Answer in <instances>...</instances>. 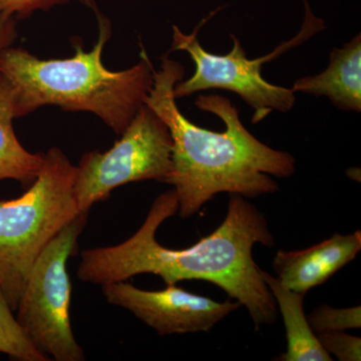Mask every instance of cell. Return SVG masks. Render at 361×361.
<instances>
[{
	"label": "cell",
	"mask_w": 361,
	"mask_h": 361,
	"mask_svg": "<svg viewBox=\"0 0 361 361\" xmlns=\"http://www.w3.org/2000/svg\"><path fill=\"white\" fill-rule=\"evenodd\" d=\"M178 208L174 190L157 197L146 220L129 239L82 252L78 279L102 286L145 273L160 276L167 285L202 280L245 306L256 331L276 322L277 304L252 256L255 244L275 245L263 214L245 197L230 194L222 224L193 246L175 250L161 246L156 233Z\"/></svg>",
	"instance_id": "1"
},
{
	"label": "cell",
	"mask_w": 361,
	"mask_h": 361,
	"mask_svg": "<svg viewBox=\"0 0 361 361\" xmlns=\"http://www.w3.org/2000/svg\"><path fill=\"white\" fill-rule=\"evenodd\" d=\"M184 75L180 63L161 59L144 102L167 125L172 137L173 172L166 184L174 187L180 217H192L219 193L257 198L277 192L279 185L271 176L291 177L294 157L259 141L244 127L231 101L220 94L200 96L195 104L217 116L225 123L224 132L204 129L188 120L174 94Z\"/></svg>",
	"instance_id": "2"
},
{
	"label": "cell",
	"mask_w": 361,
	"mask_h": 361,
	"mask_svg": "<svg viewBox=\"0 0 361 361\" xmlns=\"http://www.w3.org/2000/svg\"><path fill=\"white\" fill-rule=\"evenodd\" d=\"M80 1L94 11L99 23V37L92 51H85L82 42H75L71 58L40 59L11 47L0 56V75L13 87L16 118L49 104L68 111H90L121 135L153 85V65L142 49L137 65L122 71L108 70L102 54L111 37V21L94 0Z\"/></svg>",
	"instance_id": "3"
},
{
	"label": "cell",
	"mask_w": 361,
	"mask_h": 361,
	"mask_svg": "<svg viewBox=\"0 0 361 361\" xmlns=\"http://www.w3.org/2000/svg\"><path fill=\"white\" fill-rule=\"evenodd\" d=\"M75 178V166L61 149L51 148L30 189L0 201V288L13 311L39 254L82 214Z\"/></svg>",
	"instance_id": "4"
},
{
	"label": "cell",
	"mask_w": 361,
	"mask_h": 361,
	"mask_svg": "<svg viewBox=\"0 0 361 361\" xmlns=\"http://www.w3.org/2000/svg\"><path fill=\"white\" fill-rule=\"evenodd\" d=\"M305 18L300 32L293 39L284 42L271 54L258 59H248L241 42L234 35L233 49L225 56L211 54L204 49L198 39L201 26L218 11L201 21L191 35H185L178 26H173L172 51H186L195 63V73L189 80L176 84V99L191 96L197 92L211 89L227 90L238 94L254 110L252 122L257 123L264 120L273 111L282 113L290 111L295 104V92L286 87L270 84L262 77L261 68L266 63L277 59L284 52L303 44L313 35L325 28L324 21L316 18L311 11L307 0Z\"/></svg>",
	"instance_id": "5"
},
{
	"label": "cell",
	"mask_w": 361,
	"mask_h": 361,
	"mask_svg": "<svg viewBox=\"0 0 361 361\" xmlns=\"http://www.w3.org/2000/svg\"><path fill=\"white\" fill-rule=\"evenodd\" d=\"M87 216L80 214L39 254L16 310V319L33 346L56 361L85 360L71 326L68 260L77 248Z\"/></svg>",
	"instance_id": "6"
},
{
	"label": "cell",
	"mask_w": 361,
	"mask_h": 361,
	"mask_svg": "<svg viewBox=\"0 0 361 361\" xmlns=\"http://www.w3.org/2000/svg\"><path fill=\"white\" fill-rule=\"evenodd\" d=\"M122 137L104 153L90 152L75 166V200L82 213L106 200L123 185L140 180L167 183L173 172V141L167 125L142 104Z\"/></svg>",
	"instance_id": "7"
},
{
	"label": "cell",
	"mask_w": 361,
	"mask_h": 361,
	"mask_svg": "<svg viewBox=\"0 0 361 361\" xmlns=\"http://www.w3.org/2000/svg\"><path fill=\"white\" fill-rule=\"evenodd\" d=\"M106 301L130 311L160 336L210 331L230 313L238 310L239 301L218 302L176 284L160 291L137 288L125 281L103 285Z\"/></svg>",
	"instance_id": "8"
},
{
	"label": "cell",
	"mask_w": 361,
	"mask_h": 361,
	"mask_svg": "<svg viewBox=\"0 0 361 361\" xmlns=\"http://www.w3.org/2000/svg\"><path fill=\"white\" fill-rule=\"evenodd\" d=\"M360 250V230L348 235L336 233L303 250L278 251L273 269L287 288L305 295L350 263Z\"/></svg>",
	"instance_id": "9"
},
{
	"label": "cell",
	"mask_w": 361,
	"mask_h": 361,
	"mask_svg": "<svg viewBox=\"0 0 361 361\" xmlns=\"http://www.w3.org/2000/svg\"><path fill=\"white\" fill-rule=\"evenodd\" d=\"M294 92L329 97L336 108L360 113L361 110V35L342 49L330 52L329 68L319 75L299 78Z\"/></svg>",
	"instance_id": "10"
},
{
	"label": "cell",
	"mask_w": 361,
	"mask_h": 361,
	"mask_svg": "<svg viewBox=\"0 0 361 361\" xmlns=\"http://www.w3.org/2000/svg\"><path fill=\"white\" fill-rule=\"evenodd\" d=\"M263 279L276 302L286 331L287 350L276 358L281 361H331L311 329L304 312V294L287 288L277 277L261 270Z\"/></svg>",
	"instance_id": "11"
},
{
	"label": "cell",
	"mask_w": 361,
	"mask_h": 361,
	"mask_svg": "<svg viewBox=\"0 0 361 361\" xmlns=\"http://www.w3.org/2000/svg\"><path fill=\"white\" fill-rule=\"evenodd\" d=\"M13 87L0 75V180H14L32 185L39 174L44 154H33L20 144L14 133Z\"/></svg>",
	"instance_id": "12"
},
{
	"label": "cell",
	"mask_w": 361,
	"mask_h": 361,
	"mask_svg": "<svg viewBox=\"0 0 361 361\" xmlns=\"http://www.w3.org/2000/svg\"><path fill=\"white\" fill-rule=\"evenodd\" d=\"M0 288V353L21 361L49 360L33 346Z\"/></svg>",
	"instance_id": "13"
},
{
	"label": "cell",
	"mask_w": 361,
	"mask_h": 361,
	"mask_svg": "<svg viewBox=\"0 0 361 361\" xmlns=\"http://www.w3.org/2000/svg\"><path fill=\"white\" fill-rule=\"evenodd\" d=\"M308 322L315 334L326 331H344L361 327V307L334 308L323 304L312 311Z\"/></svg>",
	"instance_id": "14"
},
{
	"label": "cell",
	"mask_w": 361,
	"mask_h": 361,
	"mask_svg": "<svg viewBox=\"0 0 361 361\" xmlns=\"http://www.w3.org/2000/svg\"><path fill=\"white\" fill-rule=\"evenodd\" d=\"M318 341L329 355L341 361L361 360V339L343 331H326L316 334Z\"/></svg>",
	"instance_id": "15"
},
{
	"label": "cell",
	"mask_w": 361,
	"mask_h": 361,
	"mask_svg": "<svg viewBox=\"0 0 361 361\" xmlns=\"http://www.w3.org/2000/svg\"><path fill=\"white\" fill-rule=\"evenodd\" d=\"M70 0H0V13L13 16L16 20H26L39 11L68 4Z\"/></svg>",
	"instance_id": "16"
},
{
	"label": "cell",
	"mask_w": 361,
	"mask_h": 361,
	"mask_svg": "<svg viewBox=\"0 0 361 361\" xmlns=\"http://www.w3.org/2000/svg\"><path fill=\"white\" fill-rule=\"evenodd\" d=\"M18 20L13 16L0 13V56L2 52L13 47L18 39Z\"/></svg>",
	"instance_id": "17"
}]
</instances>
